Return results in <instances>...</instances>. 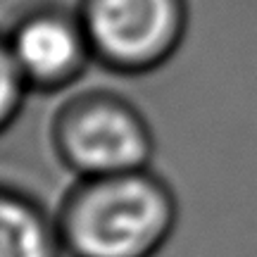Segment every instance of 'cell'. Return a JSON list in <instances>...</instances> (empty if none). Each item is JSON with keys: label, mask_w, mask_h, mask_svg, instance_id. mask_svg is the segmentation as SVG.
<instances>
[{"label": "cell", "mask_w": 257, "mask_h": 257, "mask_svg": "<svg viewBox=\"0 0 257 257\" xmlns=\"http://www.w3.org/2000/svg\"><path fill=\"white\" fill-rule=\"evenodd\" d=\"M64 257H155L172 238L179 202L150 167L79 179L55 212Z\"/></svg>", "instance_id": "6da1fadb"}, {"label": "cell", "mask_w": 257, "mask_h": 257, "mask_svg": "<svg viewBox=\"0 0 257 257\" xmlns=\"http://www.w3.org/2000/svg\"><path fill=\"white\" fill-rule=\"evenodd\" d=\"M50 143L76 179L146 169L155 155L146 114L112 93H83L64 102L50 124Z\"/></svg>", "instance_id": "7a4b0ae2"}, {"label": "cell", "mask_w": 257, "mask_h": 257, "mask_svg": "<svg viewBox=\"0 0 257 257\" xmlns=\"http://www.w3.org/2000/svg\"><path fill=\"white\" fill-rule=\"evenodd\" d=\"M176 0H88L83 34L105 64L119 72H148L179 41Z\"/></svg>", "instance_id": "3957f363"}, {"label": "cell", "mask_w": 257, "mask_h": 257, "mask_svg": "<svg viewBox=\"0 0 257 257\" xmlns=\"http://www.w3.org/2000/svg\"><path fill=\"white\" fill-rule=\"evenodd\" d=\"M8 46L27 86L38 91L69 86L81 74L91 50L83 29L48 15L24 22Z\"/></svg>", "instance_id": "277c9868"}, {"label": "cell", "mask_w": 257, "mask_h": 257, "mask_svg": "<svg viewBox=\"0 0 257 257\" xmlns=\"http://www.w3.org/2000/svg\"><path fill=\"white\" fill-rule=\"evenodd\" d=\"M0 257H64L55 214L24 188L0 181Z\"/></svg>", "instance_id": "5b68a950"}, {"label": "cell", "mask_w": 257, "mask_h": 257, "mask_svg": "<svg viewBox=\"0 0 257 257\" xmlns=\"http://www.w3.org/2000/svg\"><path fill=\"white\" fill-rule=\"evenodd\" d=\"M29 86L8 43H0V136L17 121Z\"/></svg>", "instance_id": "8992f818"}]
</instances>
